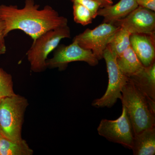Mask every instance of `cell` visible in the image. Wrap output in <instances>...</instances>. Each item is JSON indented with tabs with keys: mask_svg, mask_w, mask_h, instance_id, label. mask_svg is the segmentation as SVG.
<instances>
[{
	"mask_svg": "<svg viewBox=\"0 0 155 155\" xmlns=\"http://www.w3.org/2000/svg\"><path fill=\"white\" fill-rule=\"evenodd\" d=\"M0 19L5 25V35L20 30L35 40L39 36L52 29L68 25V19L60 16L49 5L40 9L34 0H25L24 7L0 5Z\"/></svg>",
	"mask_w": 155,
	"mask_h": 155,
	"instance_id": "1",
	"label": "cell"
},
{
	"mask_svg": "<svg viewBox=\"0 0 155 155\" xmlns=\"http://www.w3.org/2000/svg\"><path fill=\"white\" fill-rule=\"evenodd\" d=\"M121 100L130 119L134 135L155 127V101L145 94L129 78L122 89Z\"/></svg>",
	"mask_w": 155,
	"mask_h": 155,
	"instance_id": "2",
	"label": "cell"
},
{
	"mask_svg": "<svg viewBox=\"0 0 155 155\" xmlns=\"http://www.w3.org/2000/svg\"><path fill=\"white\" fill-rule=\"evenodd\" d=\"M28 106L27 100L19 95L1 99L0 129L3 137L13 141H22V123Z\"/></svg>",
	"mask_w": 155,
	"mask_h": 155,
	"instance_id": "3",
	"label": "cell"
},
{
	"mask_svg": "<svg viewBox=\"0 0 155 155\" xmlns=\"http://www.w3.org/2000/svg\"><path fill=\"white\" fill-rule=\"evenodd\" d=\"M70 37V29L67 25L48 31L34 41L26 53L31 71L40 72L45 70L48 56L58 47L62 39Z\"/></svg>",
	"mask_w": 155,
	"mask_h": 155,
	"instance_id": "4",
	"label": "cell"
},
{
	"mask_svg": "<svg viewBox=\"0 0 155 155\" xmlns=\"http://www.w3.org/2000/svg\"><path fill=\"white\" fill-rule=\"evenodd\" d=\"M103 58L107 65L109 78L108 86L104 95L94 100L92 105L97 107L111 108L118 99L121 100L122 89L128 81L129 78L124 75L119 69L116 58L108 46L104 51Z\"/></svg>",
	"mask_w": 155,
	"mask_h": 155,
	"instance_id": "5",
	"label": "cell"
},
{
	"mask_svg": "<svg viewBox=\"0 0 155 155\" xmlns=\"http://www.w3.org/2000/svg\"><path fill=\"white\" fill-rule=\"evenodd\" d=\"M120 27L104 22L93 29L87 28L76 35L73 41L84 49L90 50L99 61L110 41Z\"/></svg>",
	"mask_w": 155,
	"mask_h": 155,
	"instance_id": "6",
	"label": "cell"
},
{
	"mask_svg": "<svg viewBox=\"0 0 155 155\" xmlns=\"http://www.w3.org/2000/svg\"><path fill=\"white\" fill-rule=\"evenodd\" d=\"M97 130L100 135L109 141L132 149L134 135L130 119L123 106L119 118L114 120L102 119Z\"/></svg>",
	"mask_w": 155,
	"mask_h": 155,
	"instance_id": "7",
	"label": "cell"
},
{
	"mask_svg": "<svg viewBox=\"0 0 155 155\" xmlns=\"http://www.w3.org/2000/svg\"><path fill=\"white\" fill-rule=\"evenodd\" d=\"M82 61L91 66L98 64L99 60L90 50L84 49L73 41L69 45H58L55 49L52 58L47 59L46 65L50 69L58 68L65 70L68 64L73 62Z\"/></svg>",
	"mask_w": 155,
	"mask_h": 155,
	"instance_id": "8",
	"label": "cell"
},
{
	"mask_svg": "<svg viewBox=\"0 0 155 155\" xmlns=\"http://www.w3.org/2000/svg\"><path fill=\"white\" fill-rule=\"evenodd\" d=\"M112 24L125 28L131 34L154 33V11L138 6L125 18Z\"/></svg>",
	"mask_w": 155,
	"mask_h": 155,
	"instance_id": "9",
	"label": "cell"
},
{
	"mask_svg": "<svg viewBox=\"0 0 155 155\" xmlns=\"http://www.w3.org/2000/svg\"><path fill=\"white\" fill-rule=\"evenodd\" d=\"M155 33H134L130 35V46L145 67L155 62Z\"/></svg>",
	"mask_w": 155,
	"mask_h": 155,
	"instance_id": "10",
	"label": "cell"
},
{
	"mask_svg": "<svg viewBox=\"0 0 155 155\" xmlns=\"http://www.w3.org/2000/svg\"><path fill=\"white\" fill-rule=\"evenodd\" d=\"M138 7L136 0H120L116 5L99 9L97 16L104 18V22L113 24L125 18Z\"/></svg>",
	"mask_w": 155,
	"mask_h": 155,
	"instance_id": "11",
	"label": "cell"
},
{
	"mask_svg": "<svg viewBox=\"0 0 155 155\" xmlns=\"http://www.w3.org/2000/svg\"><path fill=\"white\" fill-rule=\"evenodd\" d=\"M131 150L134 155H155V127L145 129L134 135Z\"/></svg>",
	"mask_w": 155,
	"mask_h": 155,
	"instance_id": "12",
	"label": "cell"
},
{
	"mask_svg": "<svg viewBox=\"0 0 155 155\" xmlns=\"http://www.w3.org/2000/svg\"><path fill=\"white\" fill-rule=\"evenodd\" d=\"M147 96L155 101V63L145 67L137 75L129 78Z\"/></svg>",
	"mask_w": 155,
	"mask_h": 155,
	"instance_id": "13",
	"label": "cell"
},
{
	"mask_svg": "<svg viewBox=\"0 0 155 155\" xmlns=\"http://www.w3.org/2000/svg\"><path fill=\"white\" fill-rule=\"evenodd\" d=\"M116 61L122 73L128 78L137 75L145 67L137 58L130 46L121 55L116 58Z\"/></svg>",
	"mask_w": 155,
	"mask_h": 155,
	"instance_id": "14",
	"label": "cell"
},
{
	"mask_svg": "<svg viewBox=\"0 0 155 155\" xmlns=\"http://www.w3.org/2000/svg\"><path fill=\"white\" fill-rule=\"evenodd\" d=\"M33 153L24 140L14 141L0 135V155H31Z\"/></svg>",
	"mask_w": 155,
	"mask_h": 155,
	"instance_id": "15",
	"label": "cell"
},
{
	"mask_svg": "<svg viewBox=\"0 0 155 155\" xmlns=\"http://www.w3.org/2000/svg\"><path fill=\"white\" fill-rule=\"evenodd\" d=\"M131 34L125 28L120 27L111 38L108 46L115 58L121 55L130 46Z\"/></svg>",
	"mask_w": 155,
	"mask_h": 155,
	"instance_id": "16",
	"label": "cell"
},
{
	"mask_svg": "<svg viewBox=\"0 0 155 155\" xmlns=\"http://www.w3.org/2000/svg\"><path fill=\"white\" fill-rule=\"evenodd\" d=\"M73 3V17L75 22L83 26L92 23L93 18L90 11L78 3Z\"/></svg>",
	"mask_w": 155,
	"mask_h": 155,
	"instance_id": "17",
	"label": "cell"
},
{
	"mask_svg": "<svg viewBox=\"0 0 155 155\" xmlns=\"http://www.w3.org/2000/svg\"><path fill=\"white\" fill-rule=\"evenodd\" d=\"M14 94L12 76L0 68V98Z\"/></svg>",
	"mask_w": 155,
	"mask_h": 155,
	"instance_id": "18",
	"label": "cell"
},
{
	"mask_svg": "<svg viewBox=\"0 0 155 155\" xmlns=\"http://www.w3.org/2000/svg\"><path fill=\"white\" fill-rule=\"evenodd\" d=\"M73 2H76L82 5L90 11L93 18L95 19L97 16V12L101 5L94 0H71Z\"/></svg>",
	"mask_w": 155,
	"mask_h": 155,
	"instance_id": "19",
	"label": "cell"
},
{
	"mask_svg": "<svg viewBox=\"0 0 155 155\" xmlns=\"http://www.w3.org/2000/svg\"><path fill=\"white\" fill-rule=\"evenodd\" d=\"M138 6L155 11V0H136Z\"/></svg>",
	"mask_w": 155,
	"mask_h": 155,
	"instance_id": "20",
	"label": "cell"
},
{
	"mask_svg": "<svg viewBox=\"0 0 155 155\" xmlns=\"http://www.w3.org/2000/svg\"><path fill=\"white\" fill-rule=\"evenodd\" d=\"M5 37V25L2 19H0V45H6Z\"/></svg>",
	"mask_w": 155,
	"mask_h": 155,
	"instance_id": "21",
	"label": "cell"
},
{
	"mask_svg": "<svg viewBox=\"0 0 155 155\" xmlns=\"http://www.w3.org/2000/svg\"><path fill=\"white\" fill-rule=\"evenodd\" d=\"M100 3L101 8H104L107 6L111 5L113 4V0H94Z\"/></svg>",
	"mask_w": 155,
	"mask_h": 155,
	"instance_id": "22",
	"label": "cell"
},
{
	"mask_svg": "<svg viewBox=\"0 0 155 155\" xmlns=\"http://www.w3.org/2000/svg\"><path fill=\"white\" fill-rule=\"evenodd\" d=\"M6 51V45H0V56L5 54Z\"/></svg>",
	"mask_w": 155,
	"mask_h": 155,
	"instance_id": "23",
	"label": "cell"
},
{
	"mask_svg": "<svg viewBox=\"0 0 155 155\" xmlns=\"http://www.w3.org/2000/svg\"><path fill=\"white\" fill-rule=\"evenodd\" d=\"M2 135V134H1V129H0V135Z\"/></svg>",
	"mask_w": 155,
	"mask_h": 155,
	"instance_id": "24",
	"label": "cell"
},
{
	"mask_svg": "<svg viewBox=\"0 0 155 155\" xmlns=\"http://www.w3.org/2000/svg\"><path fill=\"white\" fill-rule=\"evenodd\" d=\"M1 98H0V101H1Z\"/></svg>",
	"mask_w": 155,
	"mask_h": 155,
	"instance_id": "25",
	"label": "cell"
}]
</instances>
